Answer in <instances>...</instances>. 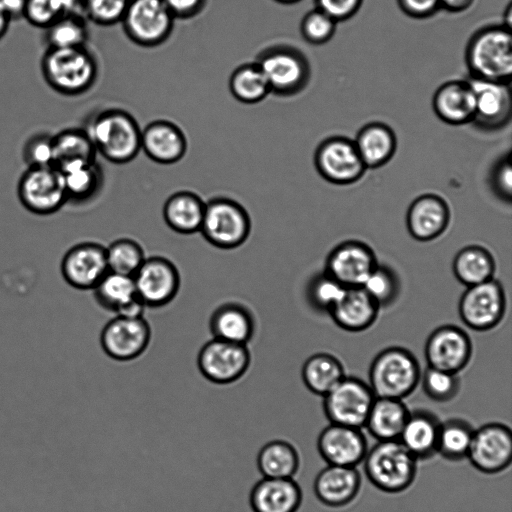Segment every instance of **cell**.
<instances>
[{
    "label": "cell",
    "mask_w": 512,
    "mask_h": 512,
    "mask_svg": "<svg viewBox=\"0 0 512 512\" xmlns=\"http://www.w3.org/2000/svg\"><path fill=\"white\" fill-rule=\"evenodd\" d=\"M11 19L22 17L24 0H1Z\"/></svg>",
    "instance_id": "55"
},
{
    "label": "cell",
    "mask_w": 512,
    "mask_h": 512,
    "mask_svg": "<svg viewBox=\"0 0 512 512\" xmlns=\"http://www.w3.org/2000/svg\"><path fill=\"white\" fill-rule=\"evenodd\" d=\"M93 291L97 303L116 314L138 297L132 276L111 271L100 280Z\"/></svg>",
    "instance_id": "41"
},
{
    "label": "cell",
    "mask_w": 512,
    "mask_h": 512,
    "mask_svg": "<svg viewBox=\"0 0 512 512\" xmlns=\"http://www.w3.org/2000/svg\"><path fill=\"white\" fill-rule=\"evenodd\" d=\"M337 22L318 8L308 12L301 22L302 37L310 44L329 41L336 31Z\"/></svg>",
    "instance_id": "48"
},
{
    "label": "cell",
    "mask_w": 512,
    "mask_h": 512,
    "mask_svg": "<svg viewBox=\"0 0 512 512\" xmlns=\"http://www.w3.org/2000/svg\"><path fill=\"white\" fill-rule=\"evenodd\" d=\"M374 399L368 383L345 376L323 396V411L329 423L363 428Z\"/></svg>",
    "instance_id": "10"
},
{
    "label": "cell",
    "mask_w": 512,
    "mask_h": 512,
    "mask_svg": "<svg viewBox=\"0 0 512 512\" xmlns=\"http://www.w3.org/2000/svg\"><path fill=\"white\" fill-rule=\"evenodd\" d=\"M316 447L327 465L346 467L362 463L369 448L363 428L334 423L321 430Z\"/></svg>",
    "instance_id": "18"
},
{
    "label": "cell",
    "mask_w": 512,
    "mask_h": 512,
    "mask_svg": "<svg viewBox=\"0 0 512 512\" xmlns=\"http://www.w3.org/2000/svg\"><path fill=\"white\" fill-rule=\"evenodd\" d=\"M302 501L301 487L294 478L262 477L249 495L253 512H298Z\"/></svg>",
    "instance_id": "25"
},
{
    "label": "cell",
    "mask_w": 512,
    "mask_h": 512,
    "mask_svg": "<svg viewBox=\"0 0 512 512\" xmlns=\"http://www.w3.org/2000/svg\"><path fill=\"white\" fill-rule=\"evenodd\" d=\"M251 361L247 345L213 338L200 349L197 365L201 374L215 384H230L240 379Z\"/></svg>",
    "instance_id": "13"
},
{
    "label": "cell",
    "mask_w": 512,
    "mask_h": 512,
    "mask_svg": "<svg viewBox=\"0 0 512 512\" xmlns=\"http://www.w3.org/2000/svg\"><path fill=\"white\" fill-rule=\"evenodd\" d=\"M409 414L403 400L375 397L363 428L377 441L398 440Z\"/></svg>",
    "instance_id": "30"
},
{
    "label": "cell",
    "mask_w": 512,
    "mask_h": 512,
    "mask_svg": "<svg viewBox=\"0 0 512 512\" xmlns=\"http://www.w3.org/2000/svg\"><path fill=\"white\" fill-rule=\"evenodd\" d=\"M421 369L417 358L402 347L378 353L369 369V386L375 397L403 400L417 387Z\"/></svg>",
    "instance_id": "5"
},
{
    "label": "cell",
    "mask_w": 512,
    "mask_h": 512,
    "mask_svg": "<svg viewBox=\"0 0 512 512\" xmlns=\"http://www.w3.org/2000/svg\"><path fill=\"white\" fill-rule=\"evenodd\" d=\"M471 78L510 84L512 74L511 28L489 26L477 31L466 50Z\"/></svg>",
    "instance_id": "4"
},
{
    "label": "cell",
    "mask_w": 512,
    "mask_h": 512,
    "mask_svg": "<svg viewBox=\"0 0 512 512\" xmlns=\"http://www.w3.org/2000/svg\"><path fill=\"white\" fill-rule=\"evenodd\" d=\"M141 130L136 119L119 108L100 111L86 129L97 153L115 164L136 158L141 150Z\"/></svg>",
    "instance_id": "1"
},
{
    "label": "cell",
    "mask_w": 512,
    "mask_h": 512,
    "mask_svg": "<svg viewBox=\"0 0 512 512\" xmlns=\"http://www.w3.org/2000/svg\"><path fill=\"white\" fill-rule=\"evenodd\" d=\"M174 20L163 0H129L121 23L132 42L155 47L169 38Z\"/></svg>",
    "instance_id": "9"
},
{
    "label": "cell",
    "mask_w": 512,
    "mask_h": 512,
    "mask_svg": "<svg viewBox=\"0 0 512 512\" xmlns=\"http://www.w3.org/2000/svg\"><path fill=\"white\" fill-rule=\"evenodd\" d=\"M263 72L271 93L288 97L307 86L311 71L305 55L288 45H275L263 50L255 61Z\"/></svg>",
    "instance_id": "7"
},
{
    "label": "cell",
    "mask_w": 512,
    "mask_h": 512,
    "mask_svg": "<svg viewBox=\"0 0 512 512\" xmlns=\"http://www.w3.org/2000/svg\"><path fill=\"white\" fill-rule=\"evenodd\" d=\"M362 485L357 467L327 465L318 472L313 491L318 501L329 508H342L358 496Z\"/></svg>",
    "instance_id": "23"
},
{
    "label": "cell",
    "mask_w": 512,
    "mask_h": 512,
    "mask_svg": "<svg viewBox=\"0 0 512 512\" xmlns=\"http://www.w3.org/2000/svg\"><path fill=\"white\" fill-rule=\"evenodd\" d=\"M479 472L494 475L506 470L512 461V431L500 422H490L474 429L467 454Z\"/></svg>",
    "instance_id": "12"
},
{
    "label": "cell",
    "mask_w": 512,
    "mask_h": 512,
    "mask_svg": "<svg viewBox=\"0 0 512 512\" xmlns=\"http://www.w3.org/2000/svg\"><path fill=\"white\" fill-rule=\"evenodd\" d=\"M250 231V216L239 202L216 197L205 203L199 232L211 245L226 250L237 248L248 239Z\"/></svg>",
    "instance_id": "6"
},
{
    "label": "cell",
    "mask_w": 512,
    "mask_h": 512,
    "mask_svg": "<svg viewBox=\"0 0 512 512\" xmlns=\"http://www.w3.org/2000/svg\"><path fill=\"white\" fill-rule=\"evenodd\" d=\"M459 316L472 330L488 331L502 320L506 296L501 284L493 279L469 286L459 300Z\"/></svg>",
    "instance_id": "11"
},
{
    "label": "cell",
    "mask_w": 512,
    "mask_h": 512,
    "mask_svg": "<svg viewBox=\"0 0 512 512\" xmlns=\"http://www.w3.org/2000/svg\"><path fill=\"white\" fill-rule=\"evenodd\" d=\"M401 10L412 18H427L440 9L439 0H397Z\"/></svg>",
    "instance_id": "53"
},
{
    "label": "cell",
    "mask_w": 512,
    "mask_h": 512,
    "mask_svg": "<svg viewBox=\"0 0 512 512\" xmlns=\"http://www.w3.org/2000/svg\"><path fill=\"white\" fill-rule=\"evenodd\" d=\"M208 0H163L175 19H188L198 15Z\"/></svg>",
    "instance_id": "52"
},
{
    "label": "cell",
    "mask_w": 512,
    "mask_h": 512,
    "mask_svg": "<svg viewBox=\"0 0 512 512\" xmlns=\"http://www.w3.org/2000/svg\"><path fill=\"white\" fill-rule=\"evenodd\" d=\"M346 288L333 277L323 272L311 279L307 296L310 304L319 311L329 310L342 298Z\"/></svg>",
    "instance_id": "46"
},
{
    "label": "cell",
    "mask_w": 512,
    "mask_h": 512,
    "mask_svg": "<svg viewBox=\"0 0 512 512\" xmlns=\"http://www.w3.org/2000/svg\"><path fill=\"white\" fill-rule=\"evenodd\" d=\"M129 0H80V10L91 22L110 26L121 22Z\"/></svg>",
    "instance_id": "47"
},
{
    "label": "cell",
    "mask_w": 512,
    "mask_h": 512,
    "mask_svg": "<svg viewBox=\"0 0 512 512\" xmlns=\"http://www.w3.org/2000/svg\"><path fill=\"white\" fill-rule=\"evenodd\" d=\"M362 288L381 307L393 304L400 293V281L393 269L377 265L365 280Z\"/></svg>",
    "instance_id": "44"
},
{
    "label": "cell",
    "mask_w": 512,
    "mask_h": 512,
    "mask_svg": "<svg viewBox=\"0 0 512 512\" xmlns=\"http://www.w3.org/2000/svg\"><path fill=\"white\" fill-rule=\"evenodd\" d=\"M345 376L341 362L328 353L310 356L302 367L303 383L309 391L322 397Z\"/></svg>",
    "instance_id": "37"
},
{
    "label": "cell",
    "mask_w": 512,
    "mask_h": 512,
    "mask_svg": "<svg viewBox=\"0 0 512 512\" xmlns=\"http://www.w3.org/2000/svg\"><path fill=\"white\" fill-rule=\"evenodd\" d=\"M354 143L367 169L385 165L394 156L397 147L394 131L379 122L365 125L358 132Z\"/></svg>",
    "instance_id": "31"
},
{
    "label": "cell",
    "mask_w": 512,
    "mask_h": 512,
    "mask_svg": "<svg viewBox=\"0 0 512 512\" xmlns=\"http://www.w3.org/2000/svg\"><path fill=\"white\" fill-rule=\"evenodd\" d=\"M44 30L51 48L82 47L89 37L87 20L81 12L66 13Z\"/></svg>",
    "instance_id": "40"
},
{
    "label": "cell",
    "mask_w": 512,
    "mask_h": 512,
    "mask_svg": "<svg viewBox=\"0 0 512 512\" xmlns=\"http://www.w3.org/2000/svg\"><path fill=\"white\" fill-rule=\"evenodd\" d=\"M474 427L461 418L441 421L437 454L448 461L457 462L467 458Z\"/></svg>",
    "instance_id": "39"
},
{
    "label": "cell",
    "mask_w": 512,
    "mask_h": 512,
    "mask_svg": "<svg viewBox=\"0 0 512 512\" xmlns=\"http://www.w3.org/2000/svg\"><path fill=\"white\" fill-rule=\"evenodd\" d=\"M187 138L182 129L169 120H155L141 130V150L152 161L170 165L187 152Z\"/></svg>",
    "instance_id": "24"
},
{
    "label": "cell",
    "mask_w": 512,
    "mask_h": 512,
    "mask_svg": "<svg viewBox=\"0 0 512 512\" xmlns=\"http://www.w3.org/2000/svg\"><path fill=\"white\" fill-rule=\"evenodd\" d=\"M378 265L372 248L358 240H348L335 246L325 262V273L345 288L362 287Z\"/></svg>",
    "instance_id": "16"
},
{
    "label": "cell",
    "mask_w": 512,
    "mask_h": 512,
    "mask_svg": "<svg viewBox=\"0 0 512 512\" xmlns=\"http://www.w3.org/2000/svg\"><path fill=\"white\" fill-rule=\"evenodd\" d=\"M418 462L399 440H388L368 448L362 463L366 478L376 489L399 494L414 483Z\"/></svg>",
    "instance_id": "2"
},
{
    "label": "cell",
    "mask_w": 512,
    "mask_h": 512,
    "mask_svg": "<svg viewBox=\"0 0 512 512\" xmlns=\"http://www.w3.org/2000/svg\"><path fill=\"white\" fill-rule=\"evenodd\" d=\"M52 143L57 169L78 161H96L98 153L86 129H64L52 136Z\"/></svg>",
    "instance_id": "36"
},
{
    "label": "cell",
    "mask_w": 512,
    "mask_h": 512,
    "mask_svg": "<svg viewBox=\"0 0 512 512\" xmlns=\"http://www.w3.org/2000/svg\"><path fill=\"white\" fill-rule=\"evenodd\" d=\"M108 272L106 247L95 242L74 245L61 261L64 280L79 290H93Z\"/></svg>",
    "instance_id": "20"
},
{
    "label": "cell",
    "mask_w": 512,
    "mask_h": 512,
    "mask_svg": "<svg viewBox=\"0 0 512 512\" xmlns=\"http://www.w3.org/2000/svg\"><path fill=\"white\" fill-rule=\"evenodd\" d=\"M380 307L362 287L346 288L342 298L329 310L334 323L348 332H361L376 321Z\"/></svg>",
    "instance_id": "26"
},
{
    "label": "cell",
    "mask_w": 512,
    "mask_h": 512,
    "mask_svg": "<svg viewBox=\"0 0 512 512\" xmlns=\"http://www.w3.org/2000/svg\"><path fill=\"white\" fill-rule=\"evenodd\" d=\"M132 277L137 296L146 307L157 308L169 304L180 288L177 267L161 256L145 258Z\"/></svg>",
    "instance_id": "15"
},
{
    "label": "cell",
    "mask_w": 512,
    "mask_h": 512,
    "mask_svg": "<svg viewBox=\"0 0 512 512\" xmlns=\"http://www.w3.org/2000/svg\"><path fill=\"white\" fill-rule=\"evenodd\" d=\"M505 14H506V17L504 18L505 22H504L503 25H505L508 28H511L512 9H511L510 5L507 7V10H506Z\"/></svg>",
    "instance_id": "57"
},
{
    "label": "cell",
    "mask_w": 512,
    "mask_h": 512,
    "mask_svg": "<svg viewBox=\"0 0 512 512\" xmlns=\"http://www.w3.org/2000/svg\"><path fill=\"white\" fill-rule=\"evenodd\" d=\"M213 338L247 345L255 332V320L242 304L228 302L214 310L210 318Z\"/></svg>",
    "instance_id": "29"
},
{
    "label": "cell",
    "mask_w": 512,
    "mask_h": 512,
    "mask_svg": "<svg viewBox=\"0 0 512 512\" xmlns=\"http://www.w3.org/2000/svg\"><path fill=\"white\" fill-rule=\"evenodd\" d=\"M363 0H316L317 8L336 22L344 21L356 14Z\"/></svg>",
    "instance_id": "51"
},
{
    "label": "cell",
    "mask_w": 512,
    "mask_h": 512,
    "mask_svg": "<svg viewBox=\"0 0 512 512\" xmlns=\"http://www.w3.org/2000/svg\"><path fill=\"white\" fill-rule=\"evenodd\" d=\"M23 156L28 166H53L52 136L37 134L25 144Z\"/></svg>",
    "instance_id": "49"
},
{
    "label": "cell",
    "mask_w": 512,
    "mask_h": 512,
    "mask_svg": "<svg viewBox=\"0 0 512 512\" xmlns=\"http://www.w3.org/2000/svg\"><path fill=\"white\" fill-rule=\"evenodd\" d=\"M300 454L289 441L275 439L264 444L256 464L262 477L294 478L300 468Z\"/></svg>",
    "instance_id": "33"
},
{
    "label": "cell",
    "mask_w": 512,
    "mask_h": 512,
    "mask_svg": "<svg viewBox=\"0 0 512 512\" xmlns=\"http://www.w3.org/2000/svg\"><path fill=\"white\" fill-rule=\"evenodd\" d=\"M424 353L429 367L458 374L471 359L472 342L462 328L443 325L429 335Z\"/></svg>",
    "instance_id": "17"
},
{
    "label": "cell",
    "mask_w": 512,
    "mask_h": 512,
    "mask_svg": "<svg viewBox=\"0 0 512 512\" xmlns=\"http://www.w3.org/2000/svg\"><path fill=\"white\" fill-rule=\"evenodd\" d=\"M496 264L491 253L479 245L462 248L453 260V273L466 287L493 279Z\"/></svg>",
    "instance_id": "35"
},
{
    "label": "cell",
    "mask_w": 512,
    "mask_h": 512,
    "mask_svg": "<svg viewBox=\"0 0 512 512\" xmlns=\"http://www.w3.org/2000/svg\"><path fill=\"white\" fill-rule=\"evenodd\" d=\"M41 71L53 90L67 96H77L94 85L98 65L86 46L48 47L41 60Z\"/></svg>",
    "instance_id": "3"
},
{
    "label": "cell",
    "mask_w": 512,
    "mask_h": 512,
    "mask_svg": "<svg viewBox=\"0 0 512 512\" xmlns=\"http://www.w3.org/2000/svg\"><path fill=\"white\" fill-rule=\"evenodd\" d=\"M319 174L336 185H349L360 180L367 170L354 140L343 136L325 139L315 153Z\"/></svg>",
    "instance_id": "14"
},
{
    "label": "cell",
    "mask_w": 512,
    "mask_h": 512,
    "mask_svg": "<svg viewBox=\"0 0 512 512\" xmlns=\"http://www.w3.org/2000/svg\"><path fill=\"white\" fill-rule=\"evenodd\" d=\"M275 1L278 3H281V4H294V3L299 2L300 0H275Z\"/></svg>",
    "instance_id": "58"
},
{
    "label": "cell",
    "mask_w": 512,
    "mask_h": 512,
    "mask_svg": "<svg viewBox=\"0 0 512 512\" xmlns=\"http://www.w3.org/2000/svg\"><path fill=\"white\" fill-rule=\"evenodd\" d=\"M151 329L143 318L117 316L102 329L100 343L112 359L129 361L139 357L148 347Z\"/></svg>",
    "instance_id": "19"
},
{
    "label": "cell",
    "mask_w": 512,
    "mask_h": 512,
    "mask_svg": "<svg viewBox=\"0 0 512 512\" xmlns=\"http://www.w3.org/2000/svg\"><path fill=\"white\" fill-rule=\"evenodd\" d=\"M475 111L472 123L484 130H497L511 118L512 100L509 84L470 78Z\"/></svg>",
    "instance_id": "21"
},
{
    "label": "cell",
    "mask_w": 512,
    "mask_h": 512,
    "mask_svg": "<svg viewBox=\"0 0 512 512\" xmlns=\"http://www.w3.org/2000/svg\"><path fill=\"white\" fill-rule=\"evenodd\" d=\"M473 2L474 0H439V5L441 9L458 13L467 10Z\"/></svg>",
    "instance_id": "54"
},
{
    "label": "cell",
    "mask_w": 512,
    "mask_h": 512,
    "mask_svg": "<svg viewBox=\"0 0 512 512\" xmlns=\"http://www.w3.org/2000/svg\"><path fill=\"white\" fill-rule=\"evenodd\" d=\"M432 104L438 118L447 124L463 125L473 121L475 97L469 81L444 83L436 90Z\"/></svg>",
    "instance_id": "27"
},
{
    "label": "cell",
    "mask_w": 512,
    "mask_h": 512,
    "mask_svg": "<svg viewBox=\"0 0 512 512\" xmlns=\"http://www.w3.org/2000/svg\"><path fill=\"white\" fill-rule=\"evenodd\" d=\"M205 203L191 191L172 194L163 206V217L170 229L179 234H193L200 231Z\"/></svg>",
    "instance_id": "32"
},
{
    "label": "cell",
    "mask_w": 512,
    "mask_h": 512,
    "mask_svg": "<svg viewBox=\"0 0 512 512\" xmlns=\"http://www.w3.org/2000/svg\"><path fill=\"white\" fill-rule=\"evenodd\" d=\"M440 424L430 411H410L398 440L418 461L431 459L437 454Z\"/></svg>",
    "instance_id": "28"
},
{
    "label": "cell",
    "mask_w": 512,
    "mask_h": 512,
    "mask_svg": "<svg viewBox=\"0 0 512 512\" xmlns=\"http://www.w3.org/2000/svg\"><path fill=\"white\" fill-rule=\"evenodd\" d=\"M11 21L10 15L0 0V39L6 34Z\"/></svg>",
    "instance_id": "56"
},
{
    "label": "cell",
    "mask_w": 512,
    "mask_h": 512,
    "mask_svg": "<svg viewBox=\"0 0 512 512\" xmlns=\"http://www.w3.org/2000/svg\"><path fill=\"white\" fill-rule=\"evenodd\" d=\"M62 175L68 201L86 202L102 185V171L96 161H78L58 169Z\"/></svg>",
    "instance_id": "34"
},
{
    "label": "cell",
    "mask_w": 512,
    "mask_h": 512,
    "mask_svg": "<svg viewBox=\"0 0 512 512\" xmlns=\"http://www.w3.org/2000/svg\"><path fill=\"white\" fill-rule=\"evenodd\" d=\"M109 271L133 276L145 260L144 250L135 240L122 238L106 248Z\"/></svg>",
    "instance_id": "43"
},
{
    "label": "cell",
    "mask_w": 512,
    "mask_h": 512,
    "mask_svg": "<svg viewBox=\"0 0 512 512\" xmlns=\"http://www.w3.org/2000/svg\"><path fill=\"white\" fill-rule=\"evenodd\" d=\"M17 195L26 210L41 216L56 213L68 202L62 175L54 166H28Z\"/></svg>",
    "instance_id": "8"
},
{
    "label": "cell",
    "mask_w": 512,
    "mask_h": 512,
    "mask_svg": "<svg viewBox=\"0 0 512 512\" xmlns=\"http://www.w3.org/2000/svg\"><path fill=\"white\" fill-rule=\"evenodd\" d=\"M449 222V205L441 196L432 193L417 197L406 214L407 230L412 238L420 242L441 236Z\"/></svg>",
    "instance_id": "22"
},
{
    "label": "cell",
    "mask_w": 512,
    "mask_h": 512,
    "mask_svg": "<svg viewBox=\"0 0 512 512\" xmlns=\"http://www.w3.org/2000/svg\"><path fill=\"white\" fill-rule=\"evenodd\" d=\"M491 186L495 194L503 201H511L512 170L510 157L502 158L491 174Z\"/></svg>",
    "instance_id": "50"
},
{
    "label": "cell",
    "mask_w": 512,
    "mask_h": 512,
    "mask_svg": "<svg viewBox=\"0 0 512 512\" xmlns=\"http://www.w3.org/2000/svg\"><path fill=\"white\" fill-rule=\"evenodd\" d=\"M69 12H81L80 0H24L22 17L31 25L46 29Z\"/></svg>",
    "instance_id": "42"
},
{
    "label": "cell",
    "mask_w": 512,
    "mask_h": 512,
    "mask_svg": "<svg viewBox=\"0 0 512 512\" xmlns=\"http://www.w3.org/2000/svg\"><path fill=\"white\" fill-rule=\"evenodd\" d=\"M232 96L244 104H256L271 94L270 86L256 62L238 66L229 78Z\"/></svg>",
    "instance_id": "38"
},
{
    "label": "cell",
    "mask_w": 512,
    "mask_h": 512,
    "mask_svg": "<svg viewBox=\"0 0 512 512\" xmlns=\"http://www.w3.org/2000/svg\"><path fill=\"white\" fill-rule=\"evenodd\" d=\"M420 380L427 397L435 402L445 403L456 397L460 389L458 374L427 366Z\"/></svg>",
    "instance_id": "45"
}]
</instances>
